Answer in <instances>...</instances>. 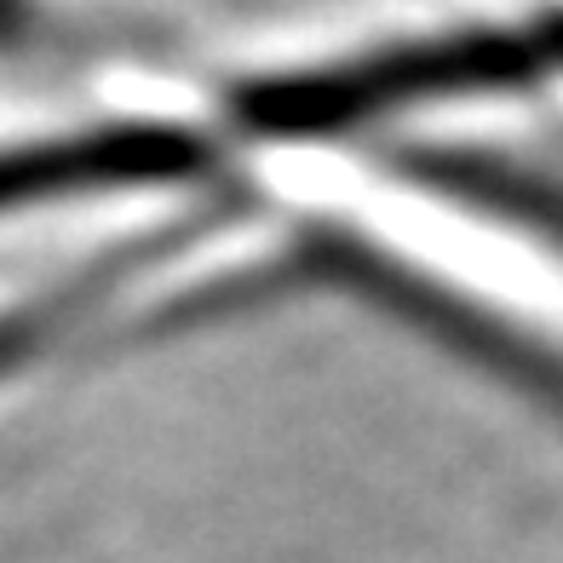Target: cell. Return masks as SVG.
Segmentation results:
<instances>
[{
	"label": "cell",
	"mask_w": 563,
	"mask_h": 563,
	"mask_svg": "<svg viewBox=\"0 0 563 563\" xmlns=\"http://www.w3.org/2000/svg\"><path fill=\"white\" fill-rule=\"evenodd\" d=\"M219 213L196 208L190 219L150 224L139 242H121L110 253H92L64 276H46L41 288L0 299V386H12L30 368H41L46 356H58L69 345H81L92 328H104L139 288H150V276L162 271L167 253L185 247V236L208 230Z\"/></svg>",
	"instance_id": "6da1fadb"
},
{
	"label": "cell",
	"mask_w": 563,
	"mask_h": 563,
	"mask_svg": "<svg viewBox=\"0 0 563 563\" xmlns=\"http://www.w3.org/2000/svg\"><path fill=\"white\" fill-rule=\"evenodd\" d=\"M500 53H506V75L518 92L563 87V0H552L541 12H511Z\"/></svg>",
	"instance_id": "7a4b0ae2"
},
{
	"label": "cell",
	"mask_w": 563,
	"mask_h": 563,
	"mask_svg": "<svg viewBox=\"0 0 563 563\" xmlns=\"http://www.w3.org/2000/svg\"><path fill=\"white\" fill-rule=\"evenodd\" d=\"M46 0H0V46L12 41H30V35H46Z\"/></svg>",
	"instance_id": "3957f363"
}]
</instances>
